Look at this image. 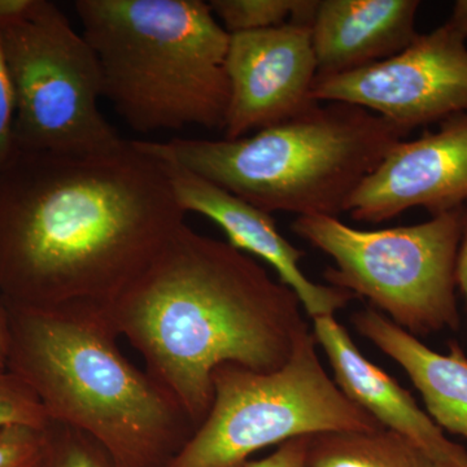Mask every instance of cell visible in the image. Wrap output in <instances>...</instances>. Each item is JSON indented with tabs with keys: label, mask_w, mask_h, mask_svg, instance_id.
Returning <instances> with one entry per match:
<instances>
[{
	"label": "cell",
	"mask_w": 467,
	"mask_h": 467,
	"mask_svg": "<svg viewBox=\"0 0 467 467\" xmlns=\"http://www.w3.org/2000/svg\"><path fill=\"white\" fill-rule=\"evenodd\" d=\"M186 214L134 140L88 155L12 149L0 165V301L110 308Z\"/></svg>",
	"instance_id": "1"
},
{
	"label": "cell",
	"mask_w": 467,
	"mask_h": 467,
	"mask_svg": "<svg viewBox=\"0 0 467 467\" xmlns=\"http://www.w3.org/2000/svg\"><path fill=\"white\" fill-rule=\"evenodd\" d=\"M290 287L250 254L186 223L109 308L146 371L198 427L221 365L278 370L309 327Z\"/></svg>",
	"instance_id": "2"
},
{
	"label": "cell",
	"mask_w": 467,
	"mask_h": 467,
	"mask_svg": "<svg viewBox=\"0 0 467 467\" xmlns=\"http://www.w3.org/2000/svg\"><path fill=\"white\" fill-rule=\"evenodd\" d=\"M5 306L7 370L51 420L99 442L117 467H165L192 438L189 414L122 353L109 308Z\"/></svg>",
	"instance_id": "3"
},
{
	"label": "cell",
	"mask_w": 467,
	"mask_h": 467,
	"mask_svg": "<svg viewBox=\"0 0 467 467\" xmlns=\"http://www.w3.org/2000/svg\"><path fill=\"white\" fill-rule=\"evenodd\" d=\"M103 97L140 134L225 128L230 34L202 0H77Z\"/></svg>",
	"instance_id": "4"
},
{
	"label": "cell",
	"mask_w": 467,
	"mask_h": 467,
	"mask_svg": "<svg viewBox=\"0 0 467 467\" xmlns=\"http://www.w3.org/2000/svg\"><path fill=\"white\" fill-rule=\"evenodd\" d=\"M407 135L359 107L318 103L236 140L175 137L134 143L266 213L339 217L362 181Z\"/></svg>",
	"instance_id": "5"
},
{
	"label": "cell",
	"mask_w": 467,
	"mask_h": 467,
	"mask_svg": "<svg viewBox=\"0 0 467 467\" xmlns=\"http://www.w3.org/2000/svg\"><path fill=\"white\" fill-rule=\"evenodd\" d=\"M212 383L207 417L165 467H243L256 451L292 439L382 429L328 376L310 327L278 370L221 365Z\"/></svg>",
	"instance_id": "6"
},
{
	"label": "cell",
	"mask_w": 467,
	"mask_h": 467,
	"mask_svg": "<svg viewBox=\"0 0 467 467\" xmlns=\"http://www.w3.org/2000/svg\"><path fill=\"white\" fill-rule=\"evenodd\" d=\"M465 207L425 223L359 230L339 217L301 216L292 232L333 259L328 285L367 299L371 308L418 337L459 330L456 259Z\"/></svg>",
	"instance_id": "7"
},
{
	"label": "cell",
	"mask_w": 467,
	"mask_h": 467,
	"mask_svg": "<svg viewBox=\"0 0 467 467\" xmlns=\"http://www.w3.org/2000/svg\"><path fill=\"white\" fill-rule=\"evenodd\" d=\"M15 100L14 149L107 152L126 142L101 115L99 63L66 14L47 0H26L0 23Z\"/></svg>",
	"instance_id": "8"
},
{
	"label": "cell",
	"mask_w": 467,
	"mask_h": 467,
	"mask_svg": "<svg viewBox=\"0 0 467 467\" xmlns=\"http://www.w3.org/2000/svg\"><path fill=\"white\" fill-rule=\"evenodd\" d=\"M467 27L456 15L395 57L316 78L312 98L359 107L409 134L467 112Z\"/></svg>",
	"instance_id": "9"
},
{
	"label": "cell",
	"mask_w": 467,
	"mask_h": 467,
	"mask_svg": "<svg viewBox=\"0 0 467 467\" xmlns=\"http://www.w3.org/2000/svg\"><path fill=\"white\" fill-rule=\"evenodd\" d=\"M230 98L225 140L257 133L317 106V60L308 24L232 34L226 61Z\"/></svg>",
	"instance_id": "10"
},
{
	"label": "cell",
	"mask_w": 467,
	"mask_h": 467,
	"mask_svg": "<svg viewBox=\"0 0 467 467\" xmlns=\"http://www.w3.org/2000/svg\"><path fill=\"white\" fill-rule=\"evenodd\" d=\"M467 204V112L444 119L438 131L392 147L347 204L359 223H379L411 208L444 213Z\"/></svg>",
	"instance_id": "11"
},
{
	"label": "cell",
	"mask_w": 467,
	"mask_h": 467,
	"mask_svg": "<svg viewBox=\"0 0 467 467\" xmlns=\"http://www.w3.org/2000/svg\"><path fill=\"white\" fill-rule=\"evenodd\" d=\"M159 161L167 171L183 211L195 212L213 221L226 234L227 243L234 248L269 264L279 281L297 295L310 318L335 316L337 310L348 306L353 299L350 292L310 281L300 266L304 252L282 235L272 214L187 169Z\"/></svg>",
	"instance_id": "12"
},
{
	"label": "cell",
	"mask_w": 467,
	"mask_h": 467,
	"mask_svg": "<svg viewBox=\"0 0 467 467\" xmlns=\"http://www.w3.org/2000/svg\"><path fill=\"white\" fill-rule=\"evenodd\" d=\"M312 331L327 356L335 383L353 404L384 429L413 441L441 467L465 465V448L450 441L410 392L359 352L335 316L312 319Z\"/></svg>",
	"instance_id": "13"
},
{
	"label": "cell",
	"mask_w": 467,
	"mask_h": 467,
	"mask_svg": "<svg viewBox=\"0 0 467 467\" xmlns=\"http://www.w3.org/2000/svg\"><path fill=\"white\" fill-rule=\"evenodd\" d=\"M418 0H318L312 29L317 78L355 72L405 50L417 33Z\"/></svg>",
	"instance_id": "14"
},
{
	"label": "cell",
	"mask_w": 467,
	"mask_h": 467,
	"mask_svg": "<svg viewBox=\"0 0 467 467\" xmlns=\"http://www.w3.org/2000/svg\"><path fill=\"white\" fill-rule=\"evenodd\" d=\"M352 324L404 368L436 425L467 439V356L460 344L451 343L448 353L435 352L370 306L356 312Z\"/></svg>",
	"instance_id": "15"
},
{
	"label": "cell",
	"mask_w": 467,
	"mask_h": 467,
	"mask_svg": "<svg viewBox=\"0 0 467 467\" xmlns=\"http://www.w3.org/2000/svg\"><path fill=\"white\" fill-rule=\"evenodd\" d=\"M304 467H441L398 432L330 431L308 436Z\"/></svg>",
	"instance_id": "16"
},
{
	"label": "cell",
	"mask_w": 467,
	"mask_h": 467,
	"mask_svg": "<svg viewBox=\"0 0 467 467\" xmlns=\"http://www.w3.org/2000/svg\"><path fill=\"white\" fill-rule=\"evenodd\" d=\"M318 0H212L209 7L232 34L257 32L287 23L312 24Z\"/></svg>",
	"instance_id": "17"
},
{
	"label": "cell",
	"mask_w": 467,
	"mask_h": 467,
	"mask_svg": "<svg viewBox=\"0 0 467 467\" xmlns=\"http://www.w3.org/2000/svg\"><path fill=\"white\" fill-rule=\"evenodd\" d=\"M39 467H117L99 442L79 430L54 422L46 429L45 453Z\"/></svg>",
	"instance_id": "18"
},
{
	"label": "cell",
	"mask_w": 467,
	"mask_h": 467,
	"mask_svg": "<svg viewBox=\"0 0 467 467\" xmlns=\"http://www.w3.org/2000/svg\"><path fill=\"white\" fill-rule=\"evenodd\" d=\"M50 423L36 393L11 371H0V431L14 426L45 430Z\"/></svg>",
	"instance_id": "19"
},
{
	"label": "cell",
	"mask_w": 467,
	"mask_h": 467,
	"mask_svg": "<svg viewBox=\"0 0 467 467\" xmlns=\"http://www.w3.org/2000/svg\"><path fill=\"white\" fill-rule=\"evenodd\" d=\"M45 445L46 429L8 427L0 431V467H39Z\"/></svg>",
	"instance_id": "20"
},
{
	"label": "cell",
	"mask_w": 467,
	"mask_h": 467,
	"mask_svg": "<svg viewBox=\"0 0 467 467\" xmlns=\"http://www.w3.org/2000/svg\"><path fill=\"white\" fill-rule=\"evenodd\" d=\"M15 100L0 34V165L14 149Z\"/></svg>",
	"instance_id": "21"
},
{
	"label": "cell",
	"mask_w": 467,
	"mask_h": 467,
	"mask_svg": "<svg viewBox=\"0 0 467 467\" xmlns=\"http://www.w3.org/2000/svg\"><path fill=\"white\" fill-rule=\"evenodd\" d=\"M308 436L292 439L279 445L278 450L265 459L245 463L243 467H304Z\"/></svg>",
	"instance_id": "22"
},
{
	"label": "cell",
	"mask_w": 467,
	"mask_h": 467,
	"mask_svg": "<svg viewBox=\"0 0 467 467\" xmlns=\"http://www.w3.org/2000/svg\"><path fill=\"white\" fill-rule=\"evenodd\" d=\"M456 284L465 297L467 306V204L465 214H463L462 235H461L459 252H457Z\"/></svg>",
	"instance_id": "23"
},
{
	"label": "cell",
	"mask_w": 467,
	"mask_h": 467,
	"mask_svg": "<svg viewBox=\"0 0 467 467\" xmlns=\"http://www.w3.org/2000/svg\"><path fill=\"white\" fill-rule=\"evenodd\" d=\"M9 353V322L5 304L0 301V371L7 370Z\"/></svg>",
	"instance_id": "24"
},
{
	"label": "cell",
	"mask_w": 467,
	"mask_h": 467,
	"mask_svg": "<svg viewBox=\"0 0 467 467\" xmlns=\"http://www.w3.org/2000/svg\"><path fill=\"white\" fill-rule=\"evenodd\" d=\"M461 467H467V462L465 463V465H463V466H461Z\"/></svg>",
	"instance_id": "25"
}]
</instances>
